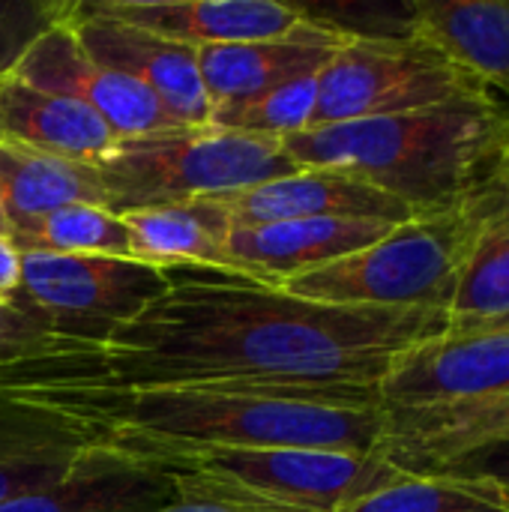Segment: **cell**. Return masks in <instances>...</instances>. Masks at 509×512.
<instances>
[{"mask_svg": "<svg viewBox=\"0 0 509 512\" xmlns=\"http://www.w3.org/2000/svg\"><path fill=\"white\" fill-rule=\"evenodd\" d=\"M447 330L444 312L327 306L216 270H168V291L102 345L0 366L18 387H237L378 396L393 366Z\"/></svg>", "mask_w": 509, "mask_h": 512, "instance_id": "cell-1", "label": "cell"}, {"mask_svg": "<svg viewBox=\"0 0 509 512\" xmlns=\"http://www.w3.org/2000/svg\"><path fill=\"white\" fill-rule=\"evenodd\" d=\"M120 450H342L378 453L387 414L378 396L270 393L237 387H18Z\"/></svg>", "mask_w": 509, "mask_h": 512, "instance_id": "cell-2", "label": "cell"}, {"mask_svg": "<svg viewBox=\"0 0 509 512\" xmlns=\"http://www.w3.org/2000/svg\"><path fill=\"white\" fill-rule=\"evenodd\" d=\"M300 168H333L357 177L417 216L465 201L509 147V108L453 102L405 114L315 126L282 138Z\"/></svg>", "mask_w": 509, "mask_h": 512, "instance_id": "cell-3", "label": "cell"}, {"mask_svg": "<svg viewBox=\"0 0 509 512\" xmlns=\"http://www.w3.org/2000/svg\"><path fill=\"white\" fill-rule=\"evenodd\" d=\"M114 216L252 189L300 171L282 138L222 126H171L117 138L96 162Z\"/></svg>", "mask_w": 509, "mask_h": 512, "instance_id": "cell-4", "label": "cell"}, {"mask_svg": "<svg viewBox=\"0 0 509 512\" xmlns=\"http://www.w3.org/2000/svg\"><path fill=\"white\" fill-rule=\"evenodd\" d=\"M483 183L456 207L399 222L378 243L300 273L282 291L327 306L426 309L447 315L480 216Z\"/></svg>", "mask_w": 509, "mask_h": 512, "instance_id": "cell-5", "label": "cell"}, {"mask_svg": "<svg viewBox=\"0 0 509 512\" xmlns=\"http://www.w3.org/2000/svg\"><path fill=\"white\" fill-rule=\"evenodd\" d=\"M162 465L174 483L303 512H339L405 474L381 453L264 450H126Z\"/></svg>", "mask_w": 509, "mask_h": 512, "instance_id": "cell-6", "label": "cell"}, {"mask_svg": "<svg viewBox=\"0 0 509 512\" xmlns=\"http://www.w3.org/2000/svg\"><path fill=\"white\" fill-rule=\"evenodd\" d=\"M471 75L405 33H354L318 78L312 126L405 114L453 102H492Z\"/></svg>", "mask_w": 509, "mask_h": 512, "instance_id": "cell-7", "label": "cell"}, {"mask_svg": "<svg viewBox=\"0 0 509 512\" xmlns=\"http://www.w3.org/2000/svg\"><path fill=\"white\" fill-rule=\"evenodd\" d=\"M165 291L168 270L135 258L21 255L9 309L66 345H102Z\"/></svg>", "mask_w": 509, "mask_h": 512, "instance_id": "cell-8", "label": "cell"}, {"mask_svg": "<svg viewBox=\"0 0 509 512\" xmlns=\"http://www.w3.org/2000/svg\"><path fill=\"white\" fill-rule=\"evenodd\" d=\"M384 411L509 399V327L444 330L411 348L378 387Z\"/></svg>", "mask_w": 509, "mask_h": 512, "instance_id": "cell-9", "label": "cell"}, {"mask_svg": "<svg viewBox=\"0 0 509 512\" xmlns=\"http://www.w3.org/2000/svg\"><path fill=\"white\" fill-rule=\"evenodd\" d=\"M75 18V15H72ZM63 21L48 30L15 66L12 78L81 102L114 132V138H135L180 126L162 102L135 78L96 63L78 42L75 24Z\"/></svg>", "mask_w": 509, "mask_h": 512, "instance_id": "cell-10", "label": "cell"}, {"mask_svg": "<svg viewBox=\"0 0 509 512\" xmlns=\"http://www.w3.org/2000/svg\"><path fill=\"white\" fill-rule=\"evenodd\" d=\"M72 24L81 48L96 63L144 84L180 126L210 123V99L198 72V48L84 12L81 0Z\"/></svg>", "mask_w": 509, "mask_h": 512, "instance_id": "cell-11", "label": "cell"}, {"mask_svg": "<svg viewBox=\"0 0 509 512\" xmlns=\"http://www.w3.org/2000/svg\"><path fill=\"white\" fill-rule=\"evenodd\" d=\"M228 228L300 222V219H375L408 222L417 213L393 195L333 168H300L288 177L207 198Z\"/></svg>", "mask_w": 509, "mask_h": 512, "instance_id": "cell-12", "label": "cell"}, {"mask_svg": "<svg viewBox=\"0 0 509 512\" xmlns=\"http://www.w3.org/2000/svg\"><path fill=\"white\" fill-rule=\"evenodd\" d=\"M348 36L351 33L342 24L306 9V21L291 36L198 48V72L210 99V114L258 99L288 81L321 75Z\"/></svg>", "mask_w": 509, "mask_h": 512, "instance_id": "cell-13", "label": "cell"}, {"mask_svg": "<svg viewBox=\"0 0 509 512\" xmlns=\"http://www.w3.org/2000/svg\"><path fill=\"white\" fill-rule=\"evenodd\" d=\"M81 9L189 48L282 39L306 21L303 6L276 0H81Z\"/></svg>", "mask_w": 509, "mask_h": 512, "instance_id": "cell-14", "label": "cell"}, {"mask_svg": "<svg viewBox=\"0 0 509 512\" xmlns=\"http://www.w3.org/2000/svg\"><path fill=\"white\" fill-rule=\"evenodd\" d=\"M177 501V483L162 465L93 441L57 483L0 504V512H162Z\"/></svg>", "mask_w": 509, "mask_h": 512, "instance_id": "cell-15", "label": "cell"}, {"mask_svg": "<svg viewBox=\"0 0 509 512\" xmlns=\"http://www.w3.org/2000/svg\"><path fill=\"white\" fill-rule=\"evenodd\" d=\"M393 225L375 219H300L234 225L225 234L231 276L282 288L288 279L378 243Z\"/></svg>", "mask_w": 509, "mask_h": 512, "instance_id": "cell-16", "label": "cell"}, {"mask_svg": "<svg viewBox=\"0 0 509 512\" xmlns=\"http://www.w3.org/2000/svg\"><path fill=\"white\" fill-rule=\"evenodd\" d=\"M402 33L509 102V0H420Z\"/></svg>", "mask_w": 509, "mask_h": 512, "instance_id": "cell-17", "label": "cell"}, {"mask_svg": "<svg viewBox=\"0 0 509 512\" xmlns=\"http://www.w3.org/2000/svg\"><path fill=\"white\" fill-rule=\"evenodd\" d=\"M381 456L402 474H435L459 459L509 447V399L435 411H384Z\"/></svg>", "mask_w": 509, "mask_h": 512, "instance_id": "cell-18", "label": "cell"}, {"mask_svg": "<svg viewBox=\"0 0 509 512\" xmlns=\"http://www.w3.org/2000/svg\"><path fill=\"white\" fill-rule=\"evenodd\" d=\"M509 327V162L483 183L480 216L447 309V330Z\"/></svg>", "mask_w": 509, "mask_h": 512, "instance_id": "cell-19", "label": "cell"}, {"mask_svg": "<svg viewBox=\"0 0 509 512\" xmlns=\"http://www.w3.org/2000/svg\"><path fill=\"white\" fill-rule=\"evenodd\" d=\"M87 444L75 420L0 390V504L57 483Z\"/></svg>", "mask_w": 509, "mask_h": 512, "instance_id": "cell-20", "label": "cell"}, {"mask_svg": "<svg viewBox=\"0 0 509 512\" xmlns=\"http://www.w3.org/2000/svg\"><path fill=\"white\" fill-rule=\"evenodd\" d=\"M114 132L75 99L45 93L12 75L0 78V144L96 162L114 147Z\"/></svg>", "mask_w": 509, "mask_h": 512, "instance_id": "cell-21", "label": "cell"}, {"mask_svg": "<svg viewBox=\"0 0 509 512\" xmlns=\"http://www.w3.org/2000/svg\"><path fill=\"white\" fill-rule=\"evenodd\" d=\"M129 231L132 258L159 270L231 273L225 255L228 222L207 201H186L120 216Z\"/></svg>", "mask_w": 509, "mask_h": 512, "instance_id": "cell-22", "label": "cell"}, {"mask_svg": "<svg viewBox=\"0 0 509 512\" xmlns=\"http://www.w3.org/2000/svg\"><path fill=\"white\" fill-rule=\"evenodd\" d=\"M0 198L12 228L69 204L105 207V189L93 162L18 144H0Z\"/></svg>", "mask_w": 509, "mask_h": 512, "instance_id": "cell-23", "label": "cell"}, {"mask_svg": "<svg viewBox=\"0 0 509 512\" xmlns=\"http://www.w3.org/2000/svg\"><path fill=\"white\" fill-rule=\"evenodd\" d=\"M9 243L21 255H111L132 258L120 216L96 204H69L12 228Z\"/></svg>", "mask_w": 509, "mask_h": 512, "instance_id": "cell-24", "label": "cell"}, {"mask_svg": "<svg viewBox=\"0 0 509 512\" xmlns=\"http://www.w3.org/2000/svg\"><path fill=\"white\" fill-rule=\"evenodd\" d=\"M339 512H509V495L480 477L405 474L399 483Z\"/></svg>", "mask_w": 509, "mask_h": 512, "instance_id": "cell-25", "label": "cell"}, {"mask_svg": "<svg viewBox=\"0 0 509 512\" xmlns=\"http://www.w3.org/2000/svg\"><path fill=\"white\" fill-rule=\"evenodd\" d=\"M318 78L321 75H306V78L288 81L282 87H273L258 99L219 108L210 114V123L222 126V129L270 135V138H288V135L306 132L312 126Z\"/></svg>", "mask_w": 509, "mask_h": 512, "instance_id": "cell-26", "label": "cell"}, {"mask_svg": "<svg viewBox=\"0 0 509 512\" xmlns=\"http://www.w3.org/2000/svg\"><path fill=\"white\" fill-rule=\"evenodd\" d=\"M75 9L78 0H0V78L12 75L24 54Z\"/></svg>", "mask_w": 509, "mask_h": 512, "instance_id": "cell-27", "label": "cell"}, {"mask_svg": "<svg viewBox=\"0 0 509 512\" xmlns=\"http://www.w3.org/2000/svg\"><path fill=\"white\" fill-rule=\"evenodd\" d=\"M63 345L66 342L42 333L27 318H21L15 309L0 306V366L18 363V360H33L42 354H54Z\"/></svg>", "mask_w": 509, "mask_h": 512, "instance_id": "cell-28", "label": "cell"}, {"mask_svg": "<svg viewBox=\"0 0 509 512\" xmlns=\"http://www.w3.org/2000/svg\"><path fill=\"white\" fill-rule=\"evenodd\" d=\"M180 501L162 512H303L291 507H276V504H261L252 498H237V495H222L210 489H195V486H180Z\"/></svg>", "mask_w": 509, "mask_h": 512, "instance_id": "cell-29", "label": "cell"}, {"mask_svg": "<svg viewBox=\"0 0 509 512\" xmlns=\"http://www.w3.org/2000/svg\"><path fill=\"white\" fill-rule=\"evenodd\" d=\"M435 474H447V477H480V480H492L498 483L509 495V447H498V450H486L468 459H459Z\"/></svg>", "mask_w": 509, "mask_h": 512, "instance_id": "cell-30", "label": "cell"}, {"mask_svg": "<svg viewBox=\"0 0 509 512\" xmlns=\"http://www.w3.org/2000/svg\"><path fill=\"white\" fill-rule=\"evenodd\" d=\"M21 279V252L0 237V306H9Z\"/></svg>", "mask_w": 509, "mask_h": 512, "instance_id": "cell-31", "label": "cell"}, {"mask_svg": "<svg viewBox=\"0 0 509 512\" xmlns=\"http://www.w3.org/2000/svg\"><path fill=\"white\" fill-rule=\"evenodd\" d=\"M0 237H3V240L12 237V225H9V216H6V210H3V198H0Z\"/></svg>", "mask_w": 509, "mask_h": 512, "instance_id": "cell-32", "label": "cell"}, {"mask_svg": "<svg viewBox=\"0 0 509 512\" xmlns=\"http://www.w3.org/2000/svg\"><path fill=\"white\" fill-rule=\"evenodd\" d=\"M507 162H509V147H507Z\"/></svg>", "mask_w": 509, "mask_h": 512, "instance_id": "cell-33", "label": "cell"}]
</instances>
